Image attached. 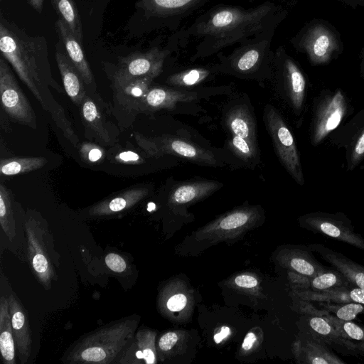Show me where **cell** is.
<instances>
[{
    "label": "cell",
    "instance_id": "4fadbf2b",
    "mask_svg": "<svg viewBox=\"0 0 364 364\" xmlns=\"http://www.w3.org/2000/svg\"><path fill=\"white\" fill-rule=\"evenodd\" d=\"M29 262L37 277L45 287L55 277V269L50 250L44 239L45 232L32 218L26 223Z\"/></svg>",
    "mask_w": 364,
    "mask_h": 364
},
{
    "label": "cell",
    "instance_id": "4dcf8cb0",
    "mask_svg": "<svg viewBox=\"0 0 364 364\" xmlns=\"http://www.w3.org/2000/svg\"><path fill=\"white\" fill-rule=\"evenodd\" d=\"M53 8L70 28L76 39L81 43L82 31L80 16L74 0H50Z\"/></svg>",
    "mask_w": 364,
    "mask_h": 364
},
{
    "label": "cell",
    "instance_id": "d4e9b609",
    "mask_svg": "<svg viewBox=\"0 0 364 364\" xmlns=\"http://www.w3.org/2000/svg\"><path fill=\"white\" fill-rule=\"evenodd\" d=\"M297 351L302 362L310 364H345L346 362L320 340L305 332Z\"/></svg>",
    "mask_w": 364,
    "mask_h": 364
},
{
    "label": "cell",
    "instance_id": "d6a6232c",
    "mask_svg": "<svg viewBox=\"0 0 364 364\" xmlns=\"http://www.w3.org/2000/svg\"><path fill=\"white\" fill-rule=\"evenodd\" d=\"M201 0H142L144 9L155 15L170 16L186 11Z\"/></svg>",
    "mask_w": 364,
    "mask_h": 364
},
{
    "label": "cell",
    "instance_id": "f1b7e54d",
    "mask_svg": "<svg viewBox=\"0 0 364 364\" xmlns=\"http://www.w3.org/2000/svg\"><path fill=\"white\" fill-rule=\"evenodd\" d=\"M146 336L147 335L145 333L139 332L135 341L132 338L119 356L118 363L134 364L144 360L147 364L154 363L156 362L155 353L151 346L147 344Z\"/></svg>",
    "mask_w": 364,
    "mask_h": 364
},
{
    "label": "cell",
    "instance_id": "cb8c5ba5",
    "mask_svg": "<svg viewBox=\"0 0 364 364\" xmlns=\"http://www.w3.org/2000/svg\"><path fill=\"white\" fill-rule=\"evenodd\" d=\"M149 189L139 187L127 189L93 205L89 210L92 216H106L129 209L145 198Z\"/></svg>",
    "mask_w": 364,
    "mask_h": 364
},
{
    "label": "cell",
    "instance_id": "ba28073f",
    "mask_svg": "<svg viewBox=\"0 0 364 364\" xmlns=\"http://www.w3.org/2000/svg\"><path fill=\"white\" fill-rule=\"evenodd\" d=\"M267 42L245 46L221 60L217 67L220 72L243 79L262 82L272 77L273 59L267 53Z\"/></svg>",
    "mask_w": 364,
    "mask_h": 364
},
{
    "label": "cell",
    "instance_id": "8992f818",
    "mask_svg": "<svg viewBox=\"0 0 364 364\" xmlns=\"http://www.w3.org/2000/svg\"><path fill=\"white\" fill-rule=\"evenodd\" d=\"M134 137L139 146L150 157L159 158L170 155L200 166H224L213 151L185 139L169 135L146 137L138 132L134 133Z\"/></svg>",
    "mask_w": 364,
    "mask_h": 364
},
{
    "label": "cell",
    "instance_id": "1f68e13d",
    "mask_svg": "<svg viewBox=\"0 0 364 364\" xmlns=\"http://www.w3.org/2000/svg\"><path fill=\"white\" fill-rule=\"evenodd\" d=\"M228 140L227 147L240 159L247 166L254 168L259 161V150L258 145L235 135H230Z\"/></svg>",
    "mask_w": 364,
    "mask_h": 364
},
{
    "label": "cell",
    "instance_id": "681fc988",
    "mask_svg": "<svg viewBox=\"0 0 364 364\" xmlns=\"http://www.w3.org/2000/svg\"><path fill=\"white\" fill-rule=\"evenodd\" d=\"M30 5L36 10L38 13H41L43 9L44 0H28Z\"/></svg>",
    "mask_w": 364,
    "mask_h": 364
},
{
    "label": "cell",
    "instance_id": "d590c367",
    "mask_svg": "<svg viewBox=\"0 0 364 364\" xmlns=\"http://www.w3.org/2000/svg\"><path fill=\"white\" fill-rule=\"evenodd\" d=\"M346 338L352 341H364V325L343 320L331 314L323 316Z\"/></svg>",
    "mask_w": 364,
    "mask_h": 364
},
{
    "label": "cell",
    "instance_id": "9c48e42d",
    "mask_svg": "<svg viewBox=\"0 0 364 364\" xmlns=\"http://www.w3.org/2000/svg\"><path fill=\"white\" fill-rule=\"evenodd\" d=\"M294 46L306 53L313 65L330 63L341 51L342 43L329 25L316 21L309 23L294 40Z\"/></svg>",
    "mask_w": 364,
    "mask_h": 364
},
{
    "label": "cell",
    "instance_id": "d6986e66",
    "mask_svg": "<svg viewBox=\"0 0 364 364\" xmlns=\"http://www.w3.org/2000/svg\"><path fill=\"white\" fill-rule=\"evenodd\" d=\"M197 97L196 91L176 87H150L141 102L139 112L173 109L178 103L191 102Z\"/></svg>",
    "mask_w": 364,
    "mask_h": 364
},
{
    "label": "cell",
    "instance_id": "83f0119b",
    "mask_svg": "<svg viewBox=\"0 0 364 364\" xmlns=\"http://www.w3.org/2000/svg\"><path fill=\"white\" fill-rule=\"evenodd\" d=\"M82 121L92 134L102 143L109 144L112 139L107 129V122L97 105L86 95L80 105Z\"/></svg>",
    "mask_w": 364,
    "mask_h": 364
},
{
    "label": "cell",
    "instance_id": "f35d334b",
    "mask_svg": "<svg viewBox=\"0 0 364 364\" xmlns=\"http://www.w3.org/2000/svg\"><path fill=\"white\" fill-rule=\"evenodd\" d=\"M252 215V213L249 209L237 210L223 218L219 223V227L223 230L237 228L246 224Z\"/></svg>",
    "mask_w": 364,
    "mask_h": 364
},
{
    "label": "cell",
    "instance_id": "e575fe53",
    "mask_svg": "<svg viewBox=\"0 0 364 364\" xmlns=\"http://www.w3.org/2000/svg\"><path fill=\"white\" fill-rule=\"evenodd\" d=\"M0 223L6 236L13 239L16 234L15 220L11 196L8 188L0 185Z\"/></svg>",
    "mask_w": 364,
    "mask_h": 364
},
{
    "label": "cell",
    "instance_id": "ac0fdd59",
    "mask_svg": "<svg viewBox=\"0 0 364 364\" xmlns=\"http://www.w3.org/2000/svg\"><path fill=\"white\" fill-rule=\"evenodd\" d=\"M55 30L60 44L65 55L80 73L85 85L95 90L94 76L90 65L81 48L68 26L60 18L55 22Z\"/></svg>",
    "mask_w": 364,
    "mask_h": 364
},
{
    "label": "cell",
    "instance_id": "3957f363",
    "mask_svg": "<svg viewBox=\"0 0 364 364\" xmlns=\"http://www.w3.org/2000/svg\"><path fill=\"white\" fill-rule=\"evenodd\" d=\"M269 10L270 6H262L252 11L232 8L216 11L202 23V26H198V34L205 36V40L219 42V46L230 43L242 35L259 31Z\"/></svg>",
    "mask_w": 364,
    "mask_h": 364
},
{
    "label": "cell",
    "instance_id": "74e56055",
    "mask_svg": "<svg viewBox=\"0 0 364 364\" xmlns=\"http://www.w3.org/2000/svg\"><path fill=\"white\" fill-rule=\"evenodd\" d=\"M319 304L320 306L343 320L353 321L357 315H364V304L363 303L333 304L319 302Z\"/></svg>",
    "mask_w": 364,
    "mask_h": 364
},
{
    "label": "cell",
    "instance_id": "4316f807",
    "mask_svg": "<svg viewBox=\"0 0 364 364\" xmlns=\"http://www.w3.org/2000/svg\"><path fill=\"white\" fill-rule=\"evenodd\" d=\"M15 341L11 326L8 298L0 300V350L5 364L16 363Z\"/></svg>",
    "mask_w": 364,
    "mask_h": 364
},
{
    "label": "cell",
    "instance_id": "f6af8a7d",
    "mask_svg": "<svg viewBox=\"0 0 364 364\" xmlns=\"http://www.w3.org/2000/svg\"><path fill=\"white\" fill-rule=\"evenodd\" d=\"M235 284L241 287L252 288L257 285V280L250 275H239L235 279Z\"/></svg>",
    "mask_w": 364,
    "mask_h": 364
},
{
    "label": "cell",
    "instance_id": "7dc6e473",
    "mask_svg": "<svg viewBox=\"0 0 364 364\" xmlns=\"http://www.w3.org/2000/svg\"><path fill=\"white\" fill-rule=\"evenodd\" d=\"M230 333V328L228 326H223L220 331L215 333L214 336V341L216 343H220Z\"/></svg>",
    "mask_w": 364,
    "mask_h": 364
},
{
    "label": "cell",
    "instance_id": "9a60e30c",
    "mask_svg": "<svg viewBox=\"0 0 364 364\" xmlns=\"http://www.w3.org/2000/svg\"><path fill=\"white\" fill-rule=\"evenodd\" d=\"M304 331L326 344L333 350L344 356L359 357L354 341L344 338L323 316H306Z\"/></svg>",
    "mask_w": 364,
    "mask_h": 364
},
{
    "label": "cell",
    "instance_id": "e0dca14e",
    "mask_svg": "<svg viewBox=\"0 0 364 364\" xmlns=\"http://www.w3.org/2000/svg\"><path fill=\"white\" fill-rule=\"evenodd\" d=\"M223 124L230 135L242 137L258 145L255 117L247 100H240L228 108L223 116Z\"/></svg>",
    "mask_w": 364,
    "mask_h": 364
},
{
    "label": "cell",
    "instance_id": "7a4b0ae2",
    "mask_svg": "<svg viewBox=\"0 0 364 364\" xmlns=\"http://www.w3.org/2000/svg\"><path fill=\"white\" fill-rule=\"evenodd\" d=\"M136 326L135 319L128 318L95 331L79 341L66 360L70 363H112L130 343Z\"/></svg>",
    "mask_w": 364,
    "mask_h": 364
},
{
    "label": "cell",
    "instance_id": "6da1fadb",
    "mask_svg": "<svg viewBox=\"0 0 364 364\" xmlns=\"http://www.w3.org/2000/svg\"><path fill=\"white\" fill-rule=\"evenodd\" d=\"M0 50L42 107L51 113L56 122L61 119L65 116L63 109L53 97L48 86L59 92L63 89L52 75L46 39L28 35L1 16Z\"/></svg>",
    "mask_w": 364,
    "mask_h": 364
},
{
    "label": "cell",
    "instance_id": "836d02e7",
    "mask_svg": "<svg viewBox=\"0 0 364 364\" xmlns=\"http://www.w3.org/2000/svg\"><path fill=\"white\" fill-rule=\"evenodd\" d=\"M351 287L354 286L341 272L334 268H328L325 272L311 278L310 280L311 289L316 291Z\"/></svg>",
    "mask_w": 364,
    "mask_h": 364
},
{
    "label": "cell",
    "instance_id": "bcb514c9",
    "mask_svg": "<svg viewBox=\"0 0 364 364\" xmlns=\"http://www.w3.org/2000/svg\"><path fill=\"white\" fill-rule=\"evenodd\" d=\"M255 341L256 336L255 333H253L252 332L248 333L243 341L242 348L245 350H250L252 347Z\"/></svg>",
    "mask_w": 364,
    "mask_h": 364
},
{
    "label": "cell",
    "instance_id": "60d3db41",
    "mask_svg": "<svg viewBox=\"0 0 364 364\" xmlns=\"http://www.w3.org/2000/svg\"><path fill=\"white\" fill-rule=\"evenodd\" d=\"M114 160L126 164H140L144 162V158L139 154L129 150L119 151L114 156Z\"/></svg>",
    "mask_w": 364,
    "mask_h": 364
},
{
    "label": "cell",
    "instance_id": "b9f144b4",
    "mask_svg": "<svg viewBox=\"0 0 364 364\" xmlns=\"http://www.w3.org/2000/svg\"><path fill=\"white\" fill-rule=\"evenodd\" d=\"M105 263L109 269L117 273H122L127 268L125 260L119 255L109 253L105 257Z\"/></svg>",
    "mask_w": 364,
    "mask_h": 364
},
{
    "label": "cell",
    "instance_id": "8d00e7d4",
    "mask_svg": "<svg viewBox=\"0 0 364 364\" xmlns=\"http://www.w3.org/2000/svg\"><path fill=\"white\" fill-rule=\"evenodd\" d=\"M209 72L204 69H192L174 74L167 79L168 85L176 88H191L208 77Z\"/></svg>",
    "mask_w": 364,
    "mask_h": 364
},
{
    "label": "cell",
    "instance_id": "484cf974",
    "mask_svg": "<svg viewBox=\"0 0 364 364\" xmlns=\"http://www.w3.org/2000/svg\"><path fill=\"white\" fill-rule=\"evenodd\" d=\"M302 299L316 302L364 304V290L356 287L335 288L327 290H305L301 293Z\"/></svg>",
    "mask_w": 364,
    "mask_h": 364
},
{
    "label": "cell",
    "instance_id": "ee69618b",
    "mask_svg": "<svg viewBox=\"0 0 364 364\" xmlns=\"http://www.w3.org/2000/svg\"><path fill=\"white\" fill-rule=\"evenodd\" d=\"M178 341L177 335L173 332H168L162 336L159 341V347L164 351L172 348Z\"/></svg>",
    "mask_w": 364,
    "mask_h": 364
},
{
    "label": "cell",
    "instance_id": "603a6c76",
    "mask_svg": "<svg viewBox=\"0 0 364 364\" xmlns=\"http://www.w3.org/2000/svg\"><path fill=\"white\" fill-rule=\"evenodd\" d=\"M223 186L222 183L208 179L179 182L173 186L169 200L173 205H186L205 198Z\"/></svg>",
    "mask_w": 364,
    "mask_h": 364
},
{
    "label": "cell",
    "instance_id": "c3c4849f",
    "mask_svg": "<svg viewBox=\"0 0 364 364\" xmlns=\"http://www.w3.org/2000/svg\"><path fill=\"white\" fill-rule=\"evenodd\" d=\"M346 5L355 8L358 6L364 7V0H336Z\"/></svg>",
    "mask_w": 364,
    "mask_h": 364
},
{
    "label": "cell",
    "instance_id": "f546056e",
    "mask_svg": "<svg viewBox=\"0 0 364 364\" xmlns=\"http://www.w3.org/2000/svg\"><path fill=\"white\" fill-rule=\"evenodd\" d=\"M41 156L2 158L0 161L1 176H14L26 173L41 168L47 163Z\"/></svg>",
    "mask_w": 364,
    "mask_h": 364
},
{
    "label": "cell",
    "instance_id": "44dd1931",
    "mask_svg": "<svg viewBox=\"0 0 364 364\" xmlns=\"http://www.w3.org/2000/svg\"><path fill=\"white\" fill-rule=\"evenodd\" d=\"M311 252L341 272L356 287L364 290V267L342 253L331 250L323 244L315 243L308 246Z\"/></svg>",
    "mask_w": 364,
    "mask_h": 364
},
{
    "label": "cell",
    "instance_id": "7402d4cb",
    "mask_svg": "<svg viewBox=\"0 0 364 364\" xmlns=\"http://www.w3.org/2000/svg\"><path fill=\"white\" fill-rule=\"evenodd\" d=\"M55 60L67 95L75 105L80 107L87 95L85 83L77 69L63 52L60 43L56 46Z\"/></svg>",
    "mask_w": 364,
    "mask_h": 364
},
{
    "label": "cell",
    "instance_id": "8fae6325",
    "mask_svg": "<svg viewBox=\"0 0 364 364\" xmlns=\"http://www.w3.org/2000/svg\"><path fill=\"white\" fill-rule=\"evenodd\" d=\"M0 95L2 108L13 120L36 128L35 112L3 56L0 58Z\"/></svg>",
    "mask_w": 364,
    "mask_h": 364
},
{
    "label": "cell",
    "instance_id": "ffe728a7",
    "mask_svg": "<svg viewBox=\"0 0 364 364\" xmlns=\"http://www.w3.org/2000/svg\"><path fill=\"white\" fill-rule=\"evenodd\" d=\"M9 312L18 357L21 364L30 358L31 350V334L28 318L23 306L14 294L9 298Z\"/></svg>",
    "mask_w": 364,
    "mask_h": 364
},
{
    "label": "cell",
    "instance_id": "7c38bea8",
    "mask_svg": "<svg viewBox=\"0 0 364 364\" xmlns=\"http://www.w3.org/2000/svg\"><path fill=\"white\" fill-rule=\"evenodd\" d=\"M328 137L333 146L344 149L347 171L355 170L364 161V109Z\"/></svg>",
    "mask_w": 364,
    "mask_h": 364
},
{
    "label": "cell",
    "instance_id": "7bdbcfd3",
    "mask_svg": "<svg viewBox=\"0 0 364 364\" xmlns=\"http://www.w3.org/2000/svg\"><path fill=\"white\" fill-rule=\"evenodd\" d=\"M186 297L182 294H175L170 297L166 306L171 311H178L183 309L186 304Z\"/></svg>",
    "mask_w": 364,
    "mask_h": 364
},
{
    "label": "cell",
    "instance_id": "5b68a950",
    "mask_svg": "<svg viewBox=\"0 0 364 364\" xmlns=\"http://www.w3.org/2000/svg\"><path fill=\"white\" fill-rule=\"evenodd\" d=\"M272 77L279 97L302 121L306 112L307 80L297 63L283 48L274 55Z\"/></svg>",
    "mask_w": 364,
    "mask_h": 364
},
{
    "label": "cell",
    "instance_id": "30bf717a",
    "mask_svg": "<svg viewBox=\"0 0 364 364\" xmlns=\"http://www.w3.org/2000/svg\"><path fill=\"white\" fill-rule=\"evenodd\" d=\"M301 226L364 251V237L355 230L351 220L343 213L316 211L301 217Z\"/></svg>",
    "mask_w": 364,
    "mask_h": 364
},
{
    "label": "cell",
    "instance_id": "52a82bcc",
    "mask_svg": "<svg viewBox=\"0 0 364 364\" xmlns=\"http://www.w3.org/2000/svg\"><path fill=\"white\" fill-rule=\"evenodd\" d=\"M263 121L280 163L298 185L304 186L305 180L299 152L283 116L273 105H267Z\"/></svg>",
    "mask_w": 364,
    "mask_h": 364
},
{
    "label": "cell",
    "instance_id": "f907efd6",
    "mask_svg": "<svg viewBox=\"0 0 364 364\" xmlns=\"http://www.w3.org/2000/svg\"><path fill=\"white\" fill-rule=\"evenodd\" d=\"M355 348L360 356L364 357V341H354Z\"/></svg>",
    "mask_w": 364,
    "mask_h": 364
},
{
    "label": "cell",
    "instance_id": "ab89813d",
    "mask_svg": "<svg viewBox=\"0 0 364 364\" xmlns=\"http://www.w3.org/2000/svg\"><path fill=\"white\" fill-rule=\"evenodd\" d=\"M79 152L81 159L90 164L101 162L105 156L104 149L93 143H82L80 145Z\"/></svg>",
    "mask_w": 364,
    "mask_h": 364
},
{
    "label": "cell",
    "instance_id": "277c9868",
    "mask_svg": "<svg viewBox=\"0 0 364 364\" xmlns=\"http://www.w3.org/2000/svg\"><path fill=\"white\" fill-rule=\"evenodd\" d=\"M352 112L353 105L343 90H322L312 102L309 128L311 145L322 143Z\"/></svg>",
    "mask_w": 364,
    "mask_h": 364
},
{
    "label": "cell",
    "instance_id": "2e32d148",
    "mask_svg": "<svg viewBox=\"0 0 364 364\" xmlns=\"http://www.w3.org/2000/svg\"><path fill=\"white\" fill-rule=\"evenodd\" d=\"M154 78V76L127 78L112 75L116 103L125 111L139 113L141 102Z\"/></svg>",
    "mask_w": 364,
    "mask_h": 364
},
{
    "label": "cell",
    "instance_id": "5bb4252c",
    "mask_svg": "<svg viewBox=\"0 0 364 364\" xmlns=\"http://www.w3.org/2000/svg\"><path fill=\"white\" fill-rule=\"evenodd\" d=\"M164 58V53L157 49L135 53L122 58L113 75L127 78L145 76L156 77L162 70Z\"/></svg>",
    "mask_w": 364,
    "mask_h": 364
}]
</instances>
